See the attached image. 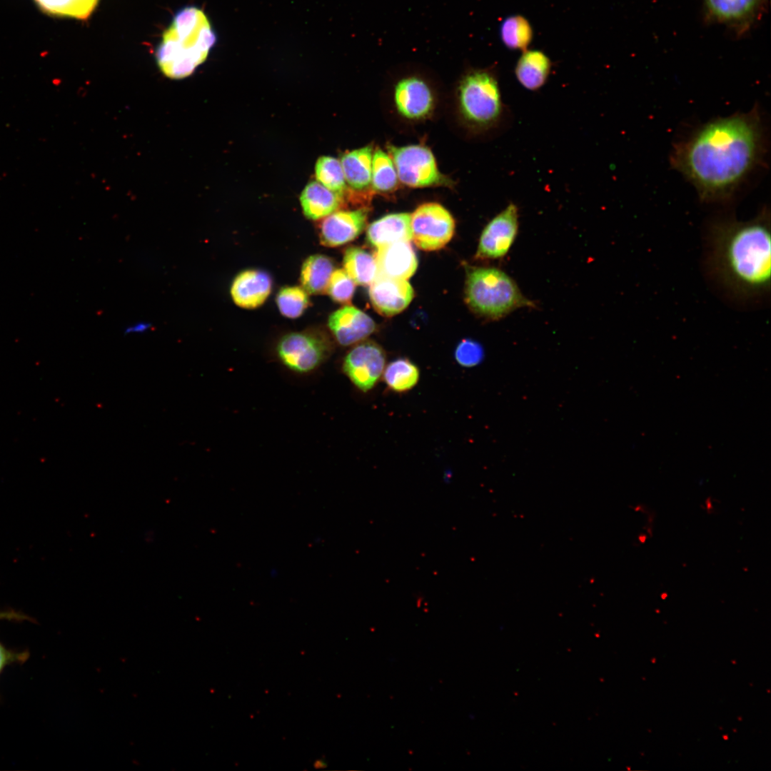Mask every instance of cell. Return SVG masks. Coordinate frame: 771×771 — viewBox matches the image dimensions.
Here are the masks:
<instances>
[{"mask_svg":"<svg viewBox=\"0 0 771 771\" xmlns=\"http://www.w3.org/2000/svg\"><path fill=\"white\" fill-rule=\"evenodd\" d=\"M518 208L508 203L485 226L481 233L475 257L481 260L503 258L513 244L518 231Z\"/></svg>","mask_w":771,"mask_h":771,"instance_id":"obj_10","label":"cell"},{"mask_svg":"<svg viewBox=\"0 0 771 771\" xmlns=\"http://www.w3.org/2000/svg\"><path fill=\"white\" fill-rule=\"evenodd\" d=\"M465 300L475 313L490 320L500 319L518 308L536 307L509 275L494 267L468 268Z\"/></svg>","mask_w":771,"mask_h":771,"instance_id":"obj_5","label":"cell"},{"mask_svg":"<svg viewBox=\"0 0 771 771\" xmlns=\"http://www.w3.org/2000/svg\"><path fill=\"white\" fill-rule=\"evenodd\" d=\"M271 288L272 278L267 272L249 269L235 277L230 291L235 304L243 308L253 309L266 301Z\"/></svg>","mask_w":771,"mask_h":771,"instance_id":"obj_16","label":"cell"},{"mask_svg":"<svg viewBox=\"0 0 771 771\" xmlns=\"http://www.w3.org/2000/svg\"><path fill=\"white\" fill-rule=\"evenodd\" d=\"M1 620L19 622L24 620L34 621V620L29 615L14 610L0 611V620Z\"/></svg>","mask_w":771,"mask_h":771,"instance_id":"obj_33","label":"cell"},{"mask_svg":"<svg viewBox=\"0 0 771 771\" xmlns=\"http://www.w3.org/2000/svg\"><path fill=\"white\" fill-rule=\"evenodd\" d=\"M458 91L461 114L473 128L497 134L511 126L513 115L502 97L495 69L469 70L463 76Z\"/></svg>","mask_w":771,"mask_h":771,"instance_id":"obj_4","label":"cell"},{"mask_svg":"<svg viewBox=\"0 0 771 771\" xmlns=\"http://www.w3.org/2000/svg\"><path fill=\"white\" fill-rule=\"evenodd\" d=\"M40 9L53 16L86 19L99 0H35Z\"/></svg>","mask_w":771,"mask_h":771,"instance_id":"obj_26","label":"cell"},{"mask_svg":"<svg viewBox=\"0 0 771 771\" xmlns=\"http://www.w3.org/2000/svg\"><path fill=\"white\" fill-rule=\"evenodd\" d=\"M386 360V353L380 345L372 341H362L344 357L343 371L356 388L366 393L383 376Z\"/></svg>","mask_w":771,"mask_h":771,"instance_id":"obj_9","label":"cell"},{"mask_svg":"<svg viewBox=\"0 0 771 771\" xmlns=\"http://www.w3.org/2000/svg\"><path fill=\"white\" fill-rule=\"evenodd\" d=\"M702 271L725 303L749 310L769 304L771 291L770 213L763 206L747 221L730 213L711 218L703 232Z\"/></svg>","mask_w":771,"mask_h":771,"instance_id":"obj_2","label":"cell"},{"mask_svg":"<svg viewBox=\"0 0 771 771\" xmlns=\"http://www.w3.org/2000/svg\"><path fill=\"white\" fill-rule=\"evenodd\" d=\"M315 173L318 182L342 196L346 182L339 160L331 156L320 157L316 163Z\"/></svg>","mask_w":771,"mask_h":771,"instance_id":"obj_28","label":"cell"},{"mask_svg":"<svg viewBox=\"0 0 771 771\" xmlns=\"http://www.w3.org/2000/svg\"><path fill=\"white\" fill-rule=\"evenodd\" d=\"M761 0H705L708 14L723 23L740 24L752 19Z\"/></svg>","mask_w":771,"mask_h":771,"instance_id":"obj_22","label":"cell"},{"mask_svg":"<svg viewBox=\"0 0 771 771\" xmlns=\"http://www.w3.org/2000/svg\"><path fill=\"white\" fill-rule=\"evenodd\" d=\"M412 240L420 249L436 251L443 248L452 238L455 221L443 206L425 203L410 214Z\"/></svg>","mask_w":771,"mask_h":771,"instance_id":"obj_8","label":"cell"},{"mask_svg":"<svg viewBox=\"0 0 771 771\" xmlns=\"http://www.w3.org/2000/svg\"><path fill=\"white\" fill-rule=\"evenodd\" d=\"M331 342L316 331L292 332L284 335L276 346L281 363L298 373L318 368L331 353Z\"/></svg>","mask_w":771,"mask_h":771,"instance_id":"obj_6","label":"cell"},{"mask_svg":"<svg viewBox=\"0 0 771 771\" xmlns=\"http://www.w3.org/2000/svg\"><path fill=\"white\" fill-rule=\"evenodd\" d=\"M377 249L374 254L377 264L376 278L407 280L415 273L418 258L410 241H397Z\"/></svg>","mask_w":771,"mask_h":771,"instance_id":"obj_13","label":"cell"},{"mask_svg":"<svg viewBox=\"0 0 771 771\" xmlns=\"http://www.w3.org/2000/svg\"><path fill=\"white\" fill-rule=\"evenodd\" d=\"M454 356L460 366L467 368L474 367L483 360L484 350L478 342L470 338H465L456 346Z\"/></svg>","mask_w":771,"mask_h":771,"instance_id":"obj_31","label":"cell"},{"mask_svg":"<svg viewBox=\"0 0 771 771\" xmlns=\"http://www.w3.org/2000/svg\"><path fill=\"white\" fill-rule=\"evenodd\" d=\"M333 271V262L328 256L322 254L310 256L304 261L301 267V287L310 294L317 295L326 292Z\"/></svg>","mask_w":771,"mask_h":771,"instance_id":"obj_21","label":"cell"},{"mask_svg":"<svg viewBox=\"0 0 771 771\" xmlns=\"http://www.w3.org/2000/svg\"><path fill=\"white\" fill-rule=\"evenodd\" d=\"M371 183L373 188L379 192L391 191L398 183V176L391 158L380 148L373 155Z\"/></svg>","mask_w":771,"mask_h":771,"instance_id":"obj_27","label":"cell"},{"mask_svg":"<svg viewBox=\"0 0 771 771\" xmlns=\"http://www.w3.org/2000/svg\"><path fill=\"white\" fill-rule=\"evenodd\" d=\"M765 148L762 116L755 107L700 126L675 144L670 163L702 202L725 204L760 166Z\"/></svg>","mask_w":771,"mask_h":771,"instance_id":"obj_1","label":"cell"},{"mask_svg":"<svg viewBox=\"0 0 771 771\" xmlns=\"http://www.w3.org/2000/svg\"><path fill=\"white\" fill-rule=\"evenodd\" d=\"M328 324L337 342L344 346L364 341L376 330V323L370 316L348 305L332 313Z\"/></svg>","mask_w":771,"mask_h":771,"instance_id":"obj_12","label":"cell"},{"mask_svg":"<svg viewBox=\"0 0 771 771\" xmlns=\"http://www.w3.org/2000/svg\"><path fill=\"white\" fill-rule=\"evenodd\" d=\"M369 210L338 211L325 217L320 224L321 243L328 247L346 244L356 239L364 230Z\"/></svg>","mask_w":771,"mask_h":771,"instance_id":"obj_11","label":"cell"},{"mask_svg":"<svg viewBox=\"0 0 771 771\" xmlns=\"http://www.w3.org/2000/svg\"><path fill=\"white\" fill-rule=\"evenodd\" d=\"M29 657L27 650L16 651L6 647L0 642V676L5 668L13 664H23Z\"/></svg>","mask_w":771,"mask_h":771,"instance_id":"obj_32","label":"cell"},{"mask_svg":"<svg viewBox=\"0 0 771 771\" xmlns=\"http://www.w3.org/2000/svg\"><path fill=\"white\" fill-rule=\"evenodd\" d=\"M373 148L371 145L344 153L341 158L346 182L357 190L367 188L371 182Z\"/></svg>","mask_w":771,"mask_h":771,"instance_id":"obj_20","label":"cell"},{"mask_svg":"<svg viewBox=\"0 0 771 771\" xmlns=\"http://www.w3.org/2000/svg\"><path fill=\"white\" fill-rule=\"evenodd\" d=\"M500 34L505 46L522 51L528 49L533 38V29L529 21L520 15L506 18L501 24Z\"/></svg>","mask_w":771,"mask_h":771,"instance_id":"obj_25","label":"cell"},{"mask_svg":"<svg viewBox=\"0 0 771 771\" xmlns=\"http://www.w3.org/2000/svg\"><path fill=\"white\" fill-rule=\"evenodd\" d=\"M399 180L405 185L413 187L448 186L450 179L438 169L435 159L428 148L411 145L397 147L388 146Z\"/></svg>","mask_w":771,"mask_h":771,"instance_id":"obj_7","label":"cell"},{"mask_svg":"<svg viewBox=\"0 0 771 771\" xmlns=\"http://www.w3.org/2000/svg\"><path fill=\"white\" fill-rule=\"evenodd\" d=\"M356 288V283L344 269L334 270L330 278L326 292L331 299L338 303H351Z\"/></svg>","mask_w":771,"mask_h":771,"instance_id":"obj_30","label":"cell"},{"mask_svg":"<svg viewBox=\"0 0 771 771\" xmlns=\"http://www.w3.org/2000/svg\"><path fill=\"white\" fill-rule=\"evenodd\" d=\"M276 301L280 313L288 318L301 316L310 303L308 293L299 286L282 288L276 296Z\"/></svg>","mask_w":771,"mask_h":771,"instance_id":"obj_29","label":"cell"},{"mask_svg":"<svg viewBox=\"0 0 771 771\" xmlns=\"http://www.w3.org/2000/svg\"><path fill=\"white\" fill-rule=\"evenodd\" d=\"M151 327V324L146 321L136 322L128 326L125 330V334H134V333H143L149 330Z\"/></svg>","mask_w":771,"mask_h":771,"instance_id":"obj_34","label":"cell"},{"mask_svg":"<svg viewBox=\"0 0 771 771\" xmlns=\"http://www.w3.org/2000/svg\"><path fill=\"white\" fill-rule=\"evenodd\" d=\"M552 69L550 58L539 50H525L515 66V75L525 89L536 91L547 82Z\"/></svg>","mask_w":771,"mask_h":771,"instance_id":"obj_18","label":"cell"},{"mask_svg":"<svg viewBox=\"0 0 771 771\" xmlns=\"http://www.w3.org/2000/svg\"><path fill=\"white\" fill-rule=\"evenodd\" d=\"M216 41L204 12L194 6L178 11L163 34L156 58L161 71L172 79L188 76L206 59Z\"/></svg>","mask_w":771,"mask_h":771,"instance_id":"obj_3","label":"cell"},{"mask_svg":"<svg viewBox=\"0 0 771 771\" xmlns=\"http://www.w3.org/2000/svg\"><path fill=\"white\" fill-rule=\"evenodd\" d=\"M366 240L376 248L401 241L412 240L410 214L390 213L373 221L368 226Z\"/></svg>","mask_w":771,"mask_h":771,"instance_id":"obj_17","label":"cell"},{"mask_svg":"<svg viewBox=\"0 0 771 771\" xmlns=\"http://www.w3.org/2000/svg\"><path fill=\"white\" fill-rule=\"evenodd\" d=\"M344 271L356 284L371 285L377 276L374 255L358 247L346 248L343 261Z\"/></svg>","mask_w":771,"mask_h":771,"instance_id":"obj_23","label":"cell"},{"mask_svg":"<svg viewBox=\"0 0 771 771\" xmlns=\"http://www.w3.org/2000/svg\"><path fill=\"white\" fill-rule=\"evenodd\" d=\"M382 376L390 390L404 393L416 386L420 378V370L409 359L400 358L386 366Z\"/></svg>","mask_w":771,"mask_h":771,"instance_id":"obj_24","label":"cell"},{"mask_svg":"<svg viewBox=\"0 0 771 771\" xmlns=\"http://www.w3.org/2000/svg\"><path fill=\"white\" fill-rule=\"evenodd\" d=\"M341 197L319 182L311 181L303 190L300 201L305 216L318 220L336 211L342 204Z\"/></svg>","mask_w":771,"mask_h":771,"instance_id":"obj_19","label":"cell"},{"mask_svg":"<svg viewBox=\"0 0 771 771\" xmlns=\"http://www.w3.org/2000/svg\"><path fill=\"white\" fill-rule=\"evenodd\" d=\"M413 295V289L407 280L376 278L369 288L373 308L385 316L402 312L410 304Z\"/></svg>","mask_w":771,"mask_h":771,"instance_id":"obj_14","label":"cell"},{"mask_svg":"<svg viewBox=\"0 0 771 771\" xmlns=\"http://www.w3.org/2000/svg\"><path fill=\"white\" fill-rule=\"evenodd\" d=\"M395 102L401 115L410 119H418L430 113L433 99L429 86L423 79L408 76L397 83Z\"/></svg>","mask_w":771,"mask_h":771,"instance_id":"obj_15","label":"cell"}]
</instances>
